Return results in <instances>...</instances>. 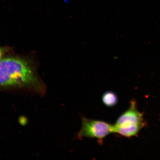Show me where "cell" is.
<instances>
[{
  "mask_svg": "<svg viewBox=\"0 0 160 160\" xmlns=\"http://www.w3.org/2000/svg\"><path fill=\"white\" fill-rule=\"evenodd\" d=\"M81 128L77 133L79 138L86 137L102 140L114 133V126L105 122L82 117Z\"/></svg>",
  "mask_w": 160,
  "mask_h": 160,
  "instance_id": "2",
  "label": "cell"
},
{
  "mask_svg": "<svg viewBox=\"0 0 160 160\" xmlns=\"http://www.w3.org/2000/svg\"><path fill=\"white\" fill-rule=\"evenodd\" d=\"M0 86L25 87L38 91L43 87L27 61L14 57L0 60Z\"/></svg>",
  "mask_w": 160,
  "mask_h": 160,
  "instance_id": "1",
  "label": "cell"
},
{
  "mask_svg": "<svg viewBox=\"0 0 160 160\" xmlns=\"http://www.w3.org/2000/svg\"><path fill=\"white\" fill-rule=\"evenodd\" d=\"M143 122L142 115L137 110L135 103L132 101L129 109L119 117L114 125L123 127L143 126Z\"/></svg>",
  "mask_w": 160,
  "mask_h": 160,
  "instance_id": "3",
  "label": "cell"
},
{
  "mask_svg": "<svg viewBox=\"0 0 160 160\" xmlns=\"http://www.w3.org/2000/svg\"><path fill=\"white\" fill-rule=\"evenodd\" d=\"M2 54V50L1 48H0V60H1V57Z\"/></svg>",
  "mask_w": 160,
  "mask_h": 160,
  "instance_id": "5",
  "label": "cell"
},
{
  "mask_svg": "<svg viewBox=\"0 0 160 160\" xmlns=\"http://www.w3.org/2000/svg\"><path fill=\"white\" fill-rule=\"evenodd\" d=\"M102 100L106 106L112 107L116 105L118 100L116 94L112 91H107L104 93L102 96Z\"/></svg>",
  "mask_w": 160,
  "mask_h": 160,
  "instance_id": "4",
  "label": "cell"
}]
</instances>
